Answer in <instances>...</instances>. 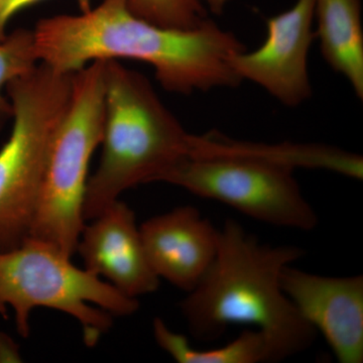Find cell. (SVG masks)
Segmentation results:
<instances>
[{"mask_svg":"<svg viewBox=\"0 0 363 363\" xmlns=\"http://www.w3.org/2000/svg\"><path fill=\"white\" fill-rule=\"evenodd\" d=\"M314 7L315 0H297L288 11L267 18L264 44L231 57V68L240 80L255 83L288 107L309 99L308 54L315 39Z\"/></svg>","mask_w":363,"mask_h":363,"instance_id":"ba28073f","label":"cell"},{"mask_svg":"<svg viewBox=\"0 0 363 363\" xmlns=\"http://www.w3.org/2000/svg\"><path fill=\"white\" fill-rule=\"evenodd\" d=\"M191 135L162 104L149 79L118 60H106L102 155L86 186L85 221L97 217L128 189L161 181L188 157Z\"/></svg>","mask_w":363,"mask_h":363,"instance_id":"3957f363","label":"cell"},{"mask_svg":"<svg viewBox=\"0 0 363 363\" xmlns=\"http://www.w3.org/2000/svg\"><path fill=\"white\" fill-rule=\"evenodd\" d=\"M40 0H0V42L6 39V28L11 18L21 9Z\"/></svg>","mask_w":363,"mask_h":363,"instance_id":"2e32d148","label":"cell"},{"mask_svg":"<svg viewBox=\"0 0 363 363\" xmlns=\"http://www.w3.org/2000/svg\"><path fill=\"white\" fill-rule=\"evenodd\" d=\"M138 298L126 297L111 284L47 242L28 236L18 247L0 252V315L14 313L16 330L30 335V314L49 308L77 320L86 345L92 347L109 330L113 316L138 311Z\"/></svg>","mask_w":363,"mask_h":363,"instance_id":"5b68a950","label":"cell"},{"mask_svg":"<svg viewBox=\"0 0 363 363\" xmlns=\"http://www.w3.org/2000/svg\"><path fill=\"white\" fill-rule=\"evenodd\" d=\"M73 74L40 63L6 86L13 123L0 150V252L18 247L30 234L52 140L70 102Z\"/></svg>","mask_w":363,"mask_h":363,"instance_id":"8992f818","label":"cell"},{"mask_svg":"<svg viewBox=\"0 0 363 363\" xmlns=\"http://www.w3.org/2000/svg\"><path fill=\"white\" fill-rule=\"evenodd\" d=\"M315 37L322 56L363 99V30L360 0H315Z\"/></svg>","mask_w":363,"mask_h":363,"instance_id":"7c38bea8","label":"cell"},{"mask_svg":"<svg viewBox=\"0 0 363 363\" xmlns=\"http://www.w3.org/2000/svg\"><path fill=\"white\" fill-rule=\"evenodd\" d=\"M304 255L295 245H264L227 219L211 266L180 304L193 337L217 340L243 324L266 333L281 362L311 347L318 332L281 286L284 267Z\"/></svg>","mask_w":363,"mask_h":363,"instance_id":"7a4b0ae2","label":"cell"},{"mask_svg":"<svg viewBox=\"0 0 363 363\" xmlns=\"http://www.w3.org/2000/svg\"><path fill=\"white\" fill-rule=\"evenodd\" d=\"M138 18L160 26L190 30L201 26L207 9L199 0H128Z\"/></svg>","mask_w":363,"mask_h":363,"instance_id":"9a60e30c","label":"cell"},{"mask_svg":"<svg viewBox=\"0 0 363 363\" xmlns=\"http://www.w3.org/2000/svg\"><path fill=\"white\" fill-rule=\"evenodd\" d=\"M33 33L40 61L60 73L99 60L130 59L152 66L162 87L177 94L242 83L230 59L247 48L209 18L190 30L164 28L138 18L128 0H102L80 14L42 18Z\"/></svg>","mask_w":363,"mask_h":363,"instance_id":"6da1fadb","label":"cell"},{"mask_svg":"<svg viewBox=\"0 0 363 363\" xmlns=\"http://www.w3.org/2000/svg\"><path fill=\"white\" fill-rule=\"evenodd\" d=\"M38 61L33 30L18 28L0 42V131L13 118V105L4 91L13 79L35 68Z\"/></svg>","mask_w":363,"mask_h":363,"instance_id":"5bb4252c","label":"cell"},{"mask_svg":"<svg viewBox=\"0 0 363 363\" xmlns=\"http://www.w3.org/2000/svg\"><path fill=\"white\" fill-rule=\"evenodd\" d=\"M147 259L160 279L190 292L211 266L218 229L195 207H177L140 227Z\"/></svg>","mask_w":363,"mask_h":363,"instance_id":"8fae6325","label":"cell"},{"mask_svg":"<svg viewBox=\"0 0 363 363\" xmlns=\"http://www.w3.org/2000/svg\"><path fill=\"white\" fill-rule=\"evenodd\" d=\"M152 331L157 345L179 363L281 362L271 339L259 329H247L226 345L206 350L193 348L185 336L171 330L161 318L154 320Z\"/></svg>","mask_w":363,"mask_h":363,"instance_id":"4fadbf2b","label":"cell"},{"mask_svg":"<svg viewBox=\"0 0 363 363\" xmlns=\"http://www.w3.org/2000/svg\"><path fill=\"white\" fill-rule=\"evenodd\" d=\"M281 286L300 314L324 336L340 363L363 362V277L318 276L289 264Z\"/></svg>","mask_w":363,"mask_h":363,"instance_id":"9c48e42d","label":"cell"},{"mask_svg":"<svg viewBox=\"0 0 363 363\" xmlns=\"http://www.w3.org/2000/svg\"><path fill=\"white\" fill-rule=\"evenodd\" d=\"M13 342L6 334L0 332V362H11L9 358H18L16 351H13Z\"/></svg>","mask_w":363,"mask_h":363,"instance_id":"e0dca14e","label":"cell"},{"mask_svg":"<svg viewBox=\"0 0 363 363\" xmlns=\"http://www.w3.org/2000/svg\"><path fill=\"white\" fill-rule=\"evenodd\" d=\"M105 121V61L73 74L71 99L55 133L28 236L51 243L68 257L77 250L88 168L101 145Z\"/></svg>","mask_w":363,"mask_h":363,"instance_id":"52a82bcc","label":"cell"},{"mask_svg":"<svg viewBox=\"0 0 363 363\" xmlns=\"http://www.w3.org/2000/svg\"><path fill=\"white\" fill-rule=\"evenodd\" d=\"M278 145L231 140L212 131L192 135L189 156L164 183L216 200L272 225L311 231L319 223Z\"/></svg>","mask_w":363,"mask_h":363,"instance_id":"277c9868","label":"cell"},{"mask_svg":"<svg viewBox=\"0 0 363 363\" xmlns=\"http://www.w3.org/2000/svg\"><path fill=\"white\" fill-rule=\"evenodd\" d=\"M84 225L77 250L85 269L108 281L126 297L138 298L159 289L150 267L135 212L117 200Z\"/></svg>","mask_w":363,"mask_h":363,"instance_id":"30bf717a","label":"cell"},{"mask_svg":"<svg viewBox=\"0 0 363 363\" xmlns=\"http://www.w3.org/2000/svg\"><path fill=\"white\" fill-rule=\"evenodd\" d=\"M199 1L211 13L220 16L230 0H199Z\"/></svg>","mask_w":363,"mask_h":363,"instance_id":"ac0fdd59","label":"cell"}]
</instances>
